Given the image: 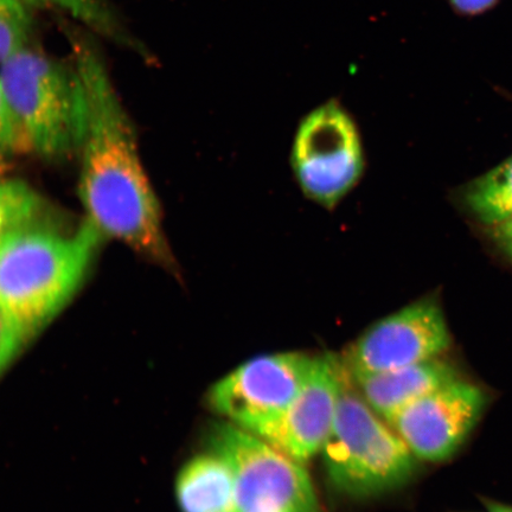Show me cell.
Returning <instances> with one entry per match:
<instances>
[{
  "instance_id": "obj_1",
  "label": "cell",
  "mask_w": 512,
  "mask_h": 512,
  "mask_svg": "<svg viewBox=\"0 0 512 512\" xmlns=\"http://www.w3.org/2000/svg\"><path fill=\"white\" fill-rule=\"evenodd\" d=\"M85 105L80 196L102 235L162 262L171 255L155 191L140 160L130 119L91 48L76 53Z\"/></svg>"
},
{
  "instance_id": "obj_2",
  "label": "cell",
  "mask_w": 512,
  "mask_h": 512,
  "mask_svg": "<svg viewBox=\"0 0 512 512\" xmlns=\"http://www.w3.org/2000/svg\"><path fill=\"white\" fill-rule=\"evenodd\" d=\"M102 236L87 220L72 234L32 226L0 242V312L22 348L79 291Z\"/></svg>"
},
{
  "instance_id": "obj_3",
  "label": "cell",
  "mask_w": 512,
  "mask_h": 512,
  "mask_svg": "<svg viewBox=\"0 0 512 512\" xmlns=\"http://www.w3.org/2000/svg\"><path fill=\"white\" fill-rule=\"evenodd\" d=\"M319 454L334 488L354 498L401 488L413 477L418 462L398 433L363 399L345 370L334 424Z\"/></svg>"
},
{
  "instance_id": "obj_4",
  "label": "cell",
  "mask_w": 512,
  "mask_h": 512,
  "mask_svg": "<svg viewBox=\"0 0 512 512\" xmlns=\"http://www.w3.org/2000/svg\"><path fill=\"white\" fill-rule=\"evenodd\" d=\"M23 150L48 158L79 149L85 105L78 74L29 47L0 66Z\"/></svg>"
},
{
  "instance_id": "obj_5",
  "label": "cell",
  "mask_w": 512,
  "mask_h": 512,
  "mask_svg": "<svg viewBox=\"0 0 512 512\" xmlns=\"http://www.w3.org/2000/svg\"><path fill=\"white\" fill-rule=\"evenodd\" d=\"M290 163L299 190L326 210L336 209L360 184L366 151L360 127L341 102L326 101L300 120Z\"/></svg>"
},
{
  "instance_id": "obj_6",
  "label": "cell",
  "mask_w": 512,
  "mask_h": 512,
  "mask_svg": "<svg viewBox=\"0 0 512 512\" xmlns=\"http://www.w3.org/2000/svg\"><path fill=\"white\" fill-rule=\"evenodd\" d=\"M209 441L234 473L240 512H319L303 464L228 421L215 426Z\"/></svg>"
},
{
  "instance_id": "obj_7",
  "label": "cell",
  "mask_w": 512,
  "mask_h": 512,
  "mask_svg": "<svg viewBox=\"0 0 512 512\" xmlns=\"http://www.w3.org/2000/svg\"><path fill=\"white\" fill-rule=\"evenodd\" d=\"M452 337L437 296L403 306L350 344L341 360L352 380L433 360L450 349Z\"/></svg>"
},
{
  "instance_id": "obj_8",
  "label": "cell",
  "mask_w": 512,
  "mask_h": 512,
  "mask_svg": "<svg viewBox=\"0 0 512 512\" xmlns=\"http://www.w3.org/2000/svg\"><path fill=\"white\" fill-rule=\"evenodd\" d=\"M316 360L304 352L255 357L211 387L209 406L230 424L258 434L290 406Z\"/></svg>"
},
{
  "instance_id": "obj_9",
  "label": "cell",
  "mask_w": 512,
  "mask_h": 512,
  "mask_svg": "<svg viewBox=\"0 0 512 512\" xmlns=\"http://www.w3.org/2000/svg\"><path fill=\"white\" fill-rule=\"evenodd\" d=\"M488 402L483 388L458 377L401 409L387 422L416 459L440 463L464 445Z\"/></svg>"
},
{
  "instance_id": "obj_10",
  "label": "cell",
  "mask_w": 512,
  "mask_h": 512,
  "mask_svg": "<svg viewBox=\"0 0 512 512\" xmlns=\"http://www.w3.org/2000/svg\"><path fill=\"white\" fill-rule=\"evenodd\" d=\"M344 369L335 355L317 357L309 379L277 420L258 437L300 464L322 451L334 424Z\"/></svg>"
},
{
  "instance_id": "obj_11",
  "label": "cell",
  "mask_w": 512,
  "mask_h": 512,
  "mask_svg": "<svg viewBox=\"0 0 512 512\" xmlns=\"http://www.w3.org/2000/svg\"><path fill=\"white\" fill-rule=\"evenodd\" d=\"M458 377L457 368L440 356L412 366L351 380L368 405L387 421L401 409Z\"/></svg>"
},
{
  "instance_id": "obj_12",
  "label": "cell",
  "mask_w": 512,
  "mask_h": 512,
  "mask_svg": "<svg viewBox=\"0 0 512 512\" xmlns=\"http://www.w3.org/2000/svg\"><path fill=\"white\" fill-rule=\"evenodd\" d=\"M182 512H240L232 469L219 453L192 458L177 478Z\"/></svg>"
},
{
  "instance_id": "obj_13",
  "label": "cell",
  "mask_w": 512,
  "mask_h": 512,
  "mask_svg": "<svg viewBox=\"0 0 512 512\" xmlns=\"http://www.w3.org/2000/svg\"><path fill=\"white\" fill-rule=\"evenodd\" d=\"M467 207L488 226L512 216V156L485 175L480 176L467 188Z\"/></svg>"
},
{
  "instance_id": "obj_14",
  "label": "cell",
  "mask_w": 512,
  "mask_h": 512,
  "mask_svg": "<svg viewBox=\"0 0 512 512\" xmlns=\"http://www.w3.org/2000/svg\"><path fill=\"white\" fill-rule=\"evenodd\" d=\"M42 208L41 197L27 183L0 182V242L35 226Z\"/></svg>"
},
{
  "instance_id": "obj_15",
  "label": "cell",
  "mask_w": 512,
  "mask_h": 512,
  "mask_svg": "<svg viewBox=\"0 0 512 512\" xmlns=\"http://www.w3.org/2000/svg\"><path fill=\"white\" fill-rule=\"evenodd\" d=\"M31 29L27 3L23 0H0V66L28 47Z\"/></svg>"
},
{
  "instance_id": "obj_16",
  "label": "cell",
  "mask_w": 512,
  "mask_h": 512,
  "mask_svg": "<svg viewBox=\"0 0 512 512\" xmlns=\"http://www.w3.org/2000/svg\"><path fill=\"white\" fill-rule=\"evenodd\" d=\"M24 3L53 6L66 11L83 24L108 36L120 38L121 29L101 0H23Z\"/></svg>"
},
{
  "instance_id": "obj_17",
  "label": "cell",
  "mask_w": 512,
  "mask_h": 512,
  "mask_svg": "<svg viewBox=\"0 0 512 512\" xmlns=\"http://www.w3.org/2000/svg\"><path fill=\"white\" fill-rule=\"evenodd\" d=\"M19 152H24L21 137L0 83V166Z\"/></svg>"
},
{
  "instance_id": "obj_18",
  "label": "cell",
  "mask_w": 512,
  "mask_h": 512,
  "mask_svg": "<svg viewBox=\"0 0 512 512\" xmlns=\"http://www.w3.org/2000/svg\"><path fill=\"white\" fill-rule=\"evenodd\" d=\"M21 350V345L17 342L9 325L6 324L2 312H0V373L9 366Z\"/></svg>"
},
{
  "instance_id": "obj_19",
  "label": "cell",
  "mask_w": 512,
  "mask_h": 512,
  "mask_svg": "<svg viewBox=\"0 0 512 512\" xmlns=\"http://www.w3.org/2000/svg\"><path fill=\"white\" fill-rule=\"evenodd\" d=\"M459 14L476 16L494 8L498 0H447Z\"/></svg>"
},
{
  "instance_id": "obj_20",
  "label": "cell",
  "mask_w": 512,
  "mask_h": 512,
  "mask_svg": "<svg viewBox=\"0 0 512 512\" xmlns=\"http://www.w3.org/2000/svg\"><path fill=\"white\" fill-rule=\"evenodd\" d=\"M495 228V238L502 247L503 251L510 256L512 260V216L509 219L497 224Z\"/></svg>"
},
{
  "instance_id": "obj_21",
  "label": "cell",
  "mask_w": 512,
  "mask_h": 512,
  "mask_svg": "<svg viewBox=\"0 0 512 512\" xmlns=\"http://www.w3.org/2000/svg\"><path fill=\"white\" fill-rule=\"evenodd\" d=\"M485 507L488 508V512H508L504 509L503 504L496 502H485Z\"/></svg>"
},
{
  "instance_id": "obj_22",
  "label": "cell",
  "mask_w": 512,
  "mask_h": 512,
  "mask_svg": "<svg viewBox=\"0 0 512 512\" xmlns=\"http://www.w3.org/2000/svg\"><path fill=\"white\" fill-rule=\"evenodd\" d=\"M503 507H504V509H505V510H507L508 512H512V507H511V505H505V504H503Z\"/></svg>"
}]
</instances>
